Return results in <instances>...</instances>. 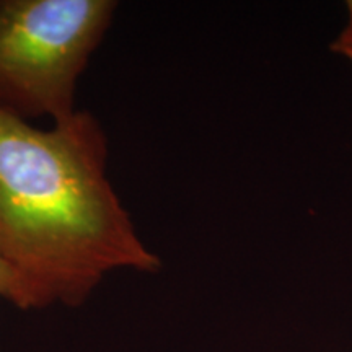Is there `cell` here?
<instances>
[{"label":"cell","mask_w":352,"mask_h":352,"mask_svg":"<svg viewBox=\"0 0 352 352\" xmlns=\"http://www.w3.org/2000/svg\"><path fill=\"white\" fill-rule=\"evenodd\" d=\"M0 298L15 303L16 300V280L8 264L0 256Z\"/></svg>","instance_id":"277c9868"},{"label":"cell","mask_w":352,"mask_h":352,"mask_svg":"<svg viewBox=\"0 0 352 352\" xmlns=\"http://www.w3.org/2000/svg\"><path fill=\"white\" fill-rule=\"evenodd\" d=\"M116 10L114 0H0V107L25 121L72 120Z\"/></svg>","instance_id":"7a4b0ae2"},{"label":"cell","mask_w":352,"mask_h":352,"mask_svg":"<svg viewBox=\"0 0 352 352\" xmlns=\"http://www.w3.org/2000/svg\"><path fill=\"white\" fill-rule=\"evenodd\" d=\"M346 6L347 13H349V16H347V25L341 32L340 36H338L336 41L331 44V50L334 52H338V54L347 57L352 63V0H349Z\"/></svg>","instance_id":"3957f363"},{"label":"cell","mask_w":352,"mask_h":352,"mask_svg":"<svg viewBox=\"0 0 352 352\" xmlns=\"http://www.w3.org/2000/svg\"><path fill=\"white\" fill-rule=\"evenodd\" d=\"M0 256L21 310L78 307L109 272L160 270L109 182L90 111L38 129L0 107Z\"/></svg>","instance_id":"6da1fadb"}]
</instances>
